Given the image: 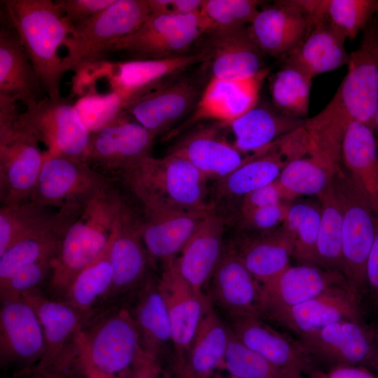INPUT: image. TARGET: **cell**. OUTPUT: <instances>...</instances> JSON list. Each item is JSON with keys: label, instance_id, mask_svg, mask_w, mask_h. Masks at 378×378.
Returning <instances> with one entry per match:
<instances>
[{"label": "cell", "instance_id": "6da1fadb", "mask_svg": "<svg viewBox=\"0 0 378 378\" xmlns=\"http://www.w3.org/2000/svg\"><path fill=\"white\" fill-rule=\"evenodd\" d=\"M115 175L141 203L144 213L212 209L207 178L184 158L148 156Z\"/></svg>", "mask_w": 378, "mask_h": 378}, {"label": "cell", "instance_id": "7a4b0ae2", "mask_svg": "<svg viewBox=\"0 0 378 378\" xmlns=\"http://www.w3.org/2000/svg\"><path fill=\"white\" fill-rule=\"evenodd\" d=\"M4 16L19 35L47 97H61L66 72L58 50L71 30L52 0H3Z\"/></svg>", "mask_w": 378, "mask_h": 378}, {"label": "cell", "instance_id": "3957f363", "mask_svg": "<svg viewBox=\"0 0 378 378\" xmlns=\"http://www.w3.org/2000/svg\"><path fill=\"white\" fill-rule=\"evenodd\" d=\"M122 200L111 182L69 225L52 262L48 288L52 293L62 295L75 276L105 250Z\"/></svg>", "mask_w": 378, "mask_h": 378}, {"label": "cell", "instance_id": "277c9868", "mask_svg": "<svg viewBox=\"0 0 378 378\" xmlns=\"http://www.w3.org/2000/svg\"><path fill=\"white\" fill-rule=\"evenodd\" d=\"M142 349L127 308L109 310L88 327L83 324L73 343L74 358L85 378H127Z\"/></svg>", "mask_w": 378, "mask_h": 378}, {"label": "cell", "instance_id": "5b68a950", "mask_svg": "<svg viewBox=\"0 0 378 378\" xmlns=\"http://www.w3.org/2000/svg\"><path fill=\"white\" fill-rule=\"evenodd\" d=\"M15 100L0 97V202L28 200L45 157Z\"/></svg>", "mask_w": 378, "mask_h": 378}, {"label": "cell", "instance_id": "8992f818", "mask_svg": "<svg viewBox=\"0 0 378 378\" xmlns=\"http://www.w3.org/2000/svg\"><path fill=\"white\" fill-rule=\"evenodd\" d=\"M150 11L147 0H115L110 6L71 28L64 45L65 71L77 73L104 61L110 48L132 34L144 22Z\"/></svg>", "mask_w": 378, "mask_h": 378}, {"label": "cell", "instance_id": "52a82bcc", "mask_svg": "<svg viewBox=\"0 0 378 378\" xmlns=\"http://www.w3.org/2000/svg\"><path fill=\"white\" fill-rule=\"evenodd\" d=\"M213 27L198 13L178 15L150 13L132 34L108 50L127 60L162 59L189 54L192 46Z\"/></svg>", "mask_w": 378, "mask_h": 378}, {"label": "cell", "instance_id": "ba28073f", "mask_svg": "<svg viewBox=\"0 0 378 378\" xmlns=\"http://www.w3.org/2000/svg\"><path fill=\"white\" fill-rule=\"evenodd\" d=\"M342 206V274L351 288L366 290V264L378 215L344 166L332 178Z\"/></svg>", "mask_w": 378, "mask_h": 378}, {"label": "cell", "instance_id": "9c48e42d", "mask_svg": "<svg viewBox=\"0 0 378 378\" xmlns=\"http://www.w3.org/2000/svg\"><path fill=\"white\" fill-rule=\"evenodd\" d=\"M111 182L85 161L45 151L43 165L28 200L48 209H81Z\"/></svg>", "mask_w": 378, "mask_h": 378}, {"label": "cell", "instance_id": "30bf717a", "mask_svg": "<svg viewBox=\"0 0 378 378\" xmlns=\"http://www.w3.org/2000/svg\"><path fill=\"white\" fill-rule=\"evenodd\" d=\"M348 71L334 98L351 120L372 129L378 102V21L372 19L358 47L349 53Z\"/></svg>", "mask_w": 378, "mask_h": 378}, {"label": "cell", "instance_id": "8fae6325", "mask_svg": "<svg viewBox=\"0 0 378 378\" xmlns=\"http://www.w3.org/2000/svg\"><path fill=\"white\" fill-rule=\"evenodd\" d=\"M21 114L38 141L46 146V153L85 162L90 133L69 99L46 97Z\"/></svg>", "mask_w": 378, "mask_h": 378}, {"label": "cell", "instance_id": "7c38bea8", "mask_svg": "<svg viewBox=\"0 0 378 378\" xmlns=\"http://www.w3.org/2000/svg\"><path fill=\"white\" fill-rule=\"evenodd\" d=\"M156 136L126 112L90 134L85 162L115 174L152 155Z\"/></svg>", "mask_w": 378, "mask_h": 378}, {"label": "cell", "instance_id": "4fadbf2b", "mask_svg": "<svg viewBox=\"0 0 378 378\" xmlns=\"http://www.w3.org/2000/svg\"><path fill=\"white\" fill-rule=\"evenodd\" d=\"M298 342L312 359L332 367L371 365L378 344L376 330L351 320L337 321L301 335Z\"/></svg>", "mask_w": 378, "mask_h": 378}, {"label": "cell", "instance_id": "5bb4252c", "mask_svg": "<svg viewBox=\"0 0 378 378\" xmlns=\"http://www.w3.org/2000/svg\"><path fill=\"white\" fill-rule=\"evenodd\" d=\"M23 298L34 309L44 338V353L35 371L46 374H64L73 358L74 340L85 317L67 302L47 298L38 290Z\"/></svg>", "mask_w": 378, "mask_h": 378}, {"label": "cell", "instance_id": "9a60e30c", "mask_svg": "<svg viewBox=\"0 0 378 378\" xmlns=\"http://www.w3.org/2000/svg\"><path fill=\"white\" fill-rule=\"evenodd\" d=\"M200 94L194 81L174 76L130 100L125 111L156 136L195 109Z\"/></svg>", "mask_w": 378, "mask_h": 378}, {"label": "cell", "instance_id": "2e32d148", "mask_svg": "<svg viewBox=\"0 0 378 378\" xmlns=\"http://www.w3.org/2000/svg\"><path fill=\"white\" fill-rule=\"evenodd\" d=\"M44 353L42 327L32 306L23 298L1 300L0 363L25 372L39 364Z\"/></svg>", "mask_w": 378, "mask_h": 378}, {"label": "cell", "instance_id": "e0dca14e", "mask_svg": "<svg viewBox=\"0 0 378 378\" xmlns=\"http://www.w3.org/2000/svg\"><path fill=\"white\" fill-rule=\"evenodd\" d=\"M206 49L198 52L162 59L127 60L119 62L102 61L90 66L94 78L106 77L111 90L127 102L154 85L178 76L183 71L208 60Z\"/></svg>", "mask_w": 378, "mask_h": 378}, {"label": "cell", "instance_id": "ac0fdd59", "mask_svg": "<svg viewBox=\"0 0 378 378\" xmlns=\"http://www.w3.org/2000/svg\"><path fill=\"white\" fill-rule=\"evenodd\" d=\"M176 258L164 263L158 286L167 305L172 345L178 368L186 358L211 301L202 292L193 290L183 278L177 268Z\"/></svg>", "mask_w": 378, "mask_h": 378}, {"label": "cell", "instance_id": "d6986e66", "mask_svg": "<svg viewBox=\"0 0 378 378\" xmlns=\"http://www.w3.org/2000/svg\"><path fill=\"white\" fill-rule=\"evenodd\" d=\"M141 218L123 200L111 237L113 285L108 299L136 288L144 279L150 260L141 232Z\"/></svg>", "mask_w": 378, "mask_h": 378}, {"label": "cell", "instance_id": "ffe728a7", "mask_svg": "<svg viewBox=\"0 0 378 378\" xmlns=\"http://www.w3.org/2000/svg\"><path fill=\"white\" fill-rule=\"evenodd\" d=\"M346 284L345 276L339 271L310 264L290 265L276 277L261 285V315L270 318L330 287Z\"/></svg>", "mask_w": 378, "mask_h": 378}, {"label": "cell", "instance_id": "44dd1931", "mask_svg": "<svg viewBox=\"0 0 378 378\" xmlns=\"http://www.w3.org/2000/svg\"><path fill=\"white\" fill-rule=\"evenodd\" d=\"M360 295L348 284L337 285L270 318L300 336L340 321H360Z\"/></svg>", "mask_w": 378, "mask_h": 378}, {"label": "cell", "instance_id": "7402d4cb", "mask_svg": "<svg viewBox=\"0 0 378 378\" xmlns=\"http://www.w3.org/2000/svg\"><path fill=\"white\" fill-rule=\"evenodd\" d=\"M268 74L269 69L265 68L247 78H210L183 128L206 120L227 125L244 115L258 104L261 86Z\"/></svg>", "mask_w": 378, "mask_h": 378}, {"label": "cell", "instance_id": "603a6c76", "mask_svg": "<svg viewBox=\"0 0 378 378\" xmlns=\"http://www.w3.org/2000/svg\"><path fill=\"white\" fill-rule=\"evenodd\" d=\"M309 27L307 15L293 0L261 8L248 29L263 54L285 59L302 42Z\"/></svg>", "mask_w": 378, "mask_h": 378}, {"label": "cell", "instance_id": "cb8c5ba5", "mask_svg": "<svg viewBox=\"0 0 378 378\" xmlns=\"http://www.w3.org/2000/svg\"><path fill=\"white\" fill-rule=\"evenodd\" d=\"M210 78L243 79L264 70L263 53L257 46L248 26L215 29L207 34Z\"/></svg>", "mask_w": 378, "mask_h": 378}, {"label": "cell", "instance_id": "d4e9b609", "mask_svg": "<svg viewBox=\"0 0 378 378\" xmlns=\"http://www.w3.org/2000/svg\"><path fill=\"white\" fill-rule=\"evenodd\" d=\"M210 282V301L232 318L262 316L261 284L248 270L237 251L223 254Z\"/></svg>", "mask_w": 378, "mask_h": 378}, {"label": "cell", "instance_id": "484cf974", "mask_svg": "<svg viewBox=\"0 0 378 378\" xmlns=\"http://www.w3.org/2000/svg\"><path fill=\"white\" fill-rule=\"evenodd\" d=\"M229 327L239 342L273 365L302 372L312 370V359L298 340L269 326L261 316L234 317Z\"/></svg>", "mask_w": 378, "mask_h": 378}, {"label": "cell", "instance_id": "4316f807", "mask_svg": "<svg viewBox=\"0 0 378 378\" xmlns=\"http://www.w3.org/2000/svg\"><path fill=\"white\" fill-rule=\"evenodd\" d=\"M169 153L181 157L207 179H222L244 162L243 157L216 127H202L187 134L176 143Z\"/></svg>", "mask_w": 378, "mask_h": 378}, {"label": "cell", "instance_id": "83f0119b", "mask_svg": "<svg viewBox=\"0 0 378 378\" xmlns=\"http://www.w3.org/2000/svg\"><path fill=\"white\" fill-rule=\"evenodd\" d=\"M4 19L0 29V97L31 108L43 99L41 83L19 35Z\"/></svg>", "mask_w": 378, "mask_h": 378}, {"label": "cell", "instance_id": "f1b7e54d", "mask_svg": "<svg viewBox=\"0 0 378 378\" xmlns=\"http://www.w3.org/2000/svg\"><path fill=\"white\" fill-rule=\"evenodd\" d=\"M212 211L214 209L144 213L141 232L150 260L164 264L176 258L200 222Z\"/></svg>", "mask_w": 378, "mask_h": 378}, {"label": "cell", "instance_id": "f546056e", "mask_svg": "<svg viewBox=\"0 0 378 378\" xmlns=\"http://www.w3.org/2000/svg\"><path fill=\"white\" fill-rule=\"evenodd\" d=\"M224 221L214 211L198 225L178 257L177 268L186 282L197 292L210 281L223 253Z\"/></svg>", "mask_w": 378, "mask_h": 378}, {"label": "cell", "instance_id": "4dcf8cb0", "mask_svg": "<svg viewBox=\"0 0 378 378\" xmlns=\"http://www.w3.org/2000/svg\"><path fill=\"white\" fill-rule=\"evenodd\" d=\"M309 20L305 36L284 63L298 68L312 78L347 64L349 53L344 34L325 18Z\"/></svg>", "mask_w": 378, "mask_h": 378}, {"label": "cell", "instance_id": "1f68e13d", "mask_svg": "<svg viewBox=\"0 0 378 378\" xmlns=\"http://www.w3.org/2000/svg\"><path fill=\"white\" fill-rule=\"evenodd\" d=\"M83 209H58L52 220L14 243L0 255V284L22 267L55 256L66 228Z\"/></svg>", "mask_w": 378, "mask_h": 378}, {"label": "cell", "instance_id": "d6a6232c", "mask_svg": "<svg viewBox=\"0 0 378 378\" xmlns=\"http://www.w3.org/2000/svg\"><path fill=\"white\" fill-rule=\"evenodd\" d=\"M305 120L289 117L273 105L256 104L228 125L234 136V146L242 153H260L292 131Z\"/></svg>", "mask_w": 378, "mask_h": 378}, {"label": "cell", "instance_id": "836d02e7", "mask_svg": "<svg viewBox=\"0 0 378 378\" xmlns=\"http://www.w3.org/2000/svg\"><path fill=\"white\" fill-rule=\"evenodd\" d=\"M342 162L378 215V142L373 130L351 120L344 135Z\"/></svg>", "mask_w": 378, "mask_h": 378}, {"label": "cell", "instance_id": "e575fe53", "mask_svg": "<svg viewBox=\"0 0 378 378\" xmlns=\"http://www.w3.org/2000/svg\"><path fill=\"white\" fill-rule=\"evenodd\" d=\"M230 335L214 311L206 308L182 364L178 368L181 378H209L224 363Z\"/></svg>", "mask_w": 378, "mask_h": 378}, {"label": "cell", "instance_id": "d590c367", "mask_svg": "<svg viewBox=\"0 0 378 378\" xmlns=\"http://www.w3.org/2000/svg\"><path fill=\"white\" fill-rule=\"evenodd\" d=\"M238 253L250 273L262 285L290 265L293 242L280 226L274 231L248 240Z\"/></svg>", "mask_w": 378, "mask_h": 378}, {"label": "cell", "instance_id": "8d00e7d4", "mask_svg": "<svg viewBox=\"0 0 378 378\" xmlns=\"http://www.w3.org/2000/svg\"><path fill=\"white\" fill-rule=\"evenodd\" d=\"M130 311L143 349L160 358L165 347L172 344V337L167 305L158 284H146L133 309Z\"/></svg>", "mask_w": 378, "mask_h": 378}, {"label": "cell", "instance_id": "74e56055", "mask_svg": "<svg viewBox=\"0 0 378 378\" xmlns=\"http://www.w3.org/2000/svg\"><path fill=\"white\" fill-rule=\"evenodd\" d=\"M309 19L325 18L354 40L378 12L377 0H293Z\"/></svg>", "mask_w": 378, "mask_h": 378}, {"label": "cell", "instance_id": "f35d334b", "mask_svg": "<svg viewBox=\"0 0 378 378\" xmlns=\"http://www.w3.org/2000/svg\"><path fill=\"white\" fill-rule=\"evenodd\" d=\"M288 162L273 143L267 150L253 153L241 165L220 180L222 195L244 197L278 179Z\"/></svg>", "mask_w": 378, "mask_h": 378}, {"label": "cell", "instance_id": "ab89813d", "mask_svg": "<svg viewBox=\"0 0 378 378\" xmlns=\"http://www.w3.org/2000/svg\"><path fill=\"white\" fill-rule=\"evenodd\" d=\"M111 242V238L102 253L75 276L62 295L64 301L85 318L98 302L108 299L111 292L113 279Z\"/></svg>", "mask_w": 378, "mask_h": 378}, {"label": "cell", "instance_id": "60d3db41", "mask_svg": "<svg viewBox=\"0 0 378 378\" xmlns=\"http://www.w3.org/2000/svg\"><path fill=\"white\" fill-rule=\"evenodd\" d=\"M321 202L316 197L295 200L289 204L281 225L293 242L294 259L316 265V242L321 220Z\"/></svg>", "mask_w": 378, "mask_h": 378}, {"label": "cell", "instance_id": "b9f144b4", "mask_svg": "<svg viewBox=\"0 0 378 378\" xmlns=\"http://www.w3.org/2000/svg\"><path fill=\"white\" fill-rule=\"evenodd\" d=\"M318 198L321 214L316 265L342 273V206L332 181Z\"/></svg>", "mask_w": 378, "mask_h": 378}, {"label": "cell", "instance_id": "7bdbcfd3", "mask_svg": "<svg viewBox=\"0 0 378 378\" xmlns=\"http://www.w3.org/2000/svg\"><path fill=\"white\" fill-rule=\"evenodd\" d=\"M337 172L320 158L307 153L288 162L277 181L291 202L301 196L318 197Z\"/></svg>", "mask_w": 378, "mask_h": 378}, {"label": "cell", "instance_id": "ee69618b", "mask_svg": "<svg viewBox=\"0 0 378 378\" xmlns=\"http://www.w3.org/2000/svg\"><path fill=\"white\" fill-rule=\"evenodd\" d=\"M312 79L298 68L284 63L270 80L272 105L289 117L307 119Z\"/></svg>", "mask_w": 378, "mask_h": 378}, {"label": "cell", "instance_id": "f6af8a7d", "mask_svg": "<svg viewBox=\"0 0 378 378\" xmlns=\"http://www.w3.org/2000/svg\"><path fill=\"white\" fill-rule=\"evenodd\" d=\"M55 214L30 200L1 204L0 255L14 243L49 222Z\"/></svg>", "mask_w": 378, "mask_h": 378}, {"label": "cell", "instance_id": "bcb514c9", "mask_svg": "<svg viewBox=\"0 0 378 378\" xmlns=\"http://www.w3.org/2000/svg\"><path fill=\"white\" fill-rule=\"evenodd\" d=\"M223 363L231 376L236 378H284L288 370L273 365L247 348L231 330Z\"/></svg>", "mask_w": 378, "mask_h": 378}, {"label": "cell", "instance_id": "7dc6e473", "mask_svg": "<svg viewBox=\"0 0 378 378\" xmlns=\"http://www.w3.org/2000/svg\"><path fill=\"white\" fill-rule=\"evenodd\" d=\"M83 123L93 133L118 119L125 112L126 100L111 90L100 94L92 92L80 97L74 103Z\"/></svg>", "mask_w": 378, "mask_h": 378}, {"label": "cell", "instance_id": "c3c4849f", "mask_svg": "<svg viewBox=\"0 0 378 378\" xmlns=\"http://www.w3.org/2000/svg\"><path fill=\"white\" fill-rule=\"evenodd\" d=\"M260 4L255 0H204L201 13L213 29L245 27L255 19Z\"/></svg>", "mask_w": 378, "mask_h": 378}, {"label": "cell", "instance_id": "681fc988", "mask_svg": "<svg viewBox=\"0 0 378 378\" xmlns=\"http://www.w3.org/2000/svg\"><path fill=\"white\" fill-rule=\"evenodd\" d=\"M54 257H48L25 266L1 283V300L20 298L27 293L38 290V286L50 277Z\"/></svg>", "mask_w": 378, "mask_h": 378}, {"label": "cell", "instance_id": "f907efd6", "mask_svg": "<svg viewBox=\"0 0 378 378\" xmlns=\"http://www.w3.org/2000/svg\"><path fill=\"white\" fill-rule=\"evenodd\" d=\"M290 203L281 202L241 214L242 223L249 230L264 233L274 231L281 226Z\"/></svg>", "mask_w": 378, "mask_h": 378}, {"label": "cell", "instance_id": "816d5d0a", "mask_svg": "<svg viewBox=\"0 0 378 378\" xmlns=\"http://www.w3.org/2000/svg\"><path fill=\"white\" fill-rule=\"evenodd\" d=\"M115 0H57L55 3L71 27L104 10Z\"/></svg>", "mask_w": 378, "mask_h": 378}, {"label": "cell", "instance_id": "f5cc1de1", "mask_svg": "<svg viewBox=\"0 0 378 378\" xmlns=\"http://www.w3.org/2000/svg\"><path fill=\"white\" fill-rule=\"evenodd\" d=\"M281 202L290 203L279 182L276 180L244 196L241 204V214Z\"/></svg>", "mask_w": 378, "mask_h": 378}, {"label": "cell", "instance_id": "db71d44e", "mask_svg": "<svg viewBox=\"0 0 378 378\" xmlns=\"http://www.w3.org/2000/svg\"><path fill=\"white\" fill-rule=\"evenodd\" d=\"M150 13L186 15L202 11L204 0H147Z\"/></svg>", "mask_w": 378, "mask_h": 378}, {"label": "cell", "instance_id": "11a10c76", "mask_svg": "<svg viewBox=\"0 0 378 378\" xmlns=\"http://www.w3.org/2000/svg\"><path fill=\"white\" fill-rule=\"evenodd\" d=\"M159 358L141 350L127 378H163Z\"/></svg>", "mask_w": 378, "mask_h": 378}, {"label": "cell", "instance_id": "9f6ffc18", "mask_svg": "<svg viewBox=\"0 0 378 378\" xmlns=\"http://www.w3.org/2000/svg\"><path fill=\"white\" fill-rule=\"evenodd\" d=\"M302 378H378L365 367L340 365L328 370H312Z\"/></svg>", "mask_w": 378, "mask_h": 378}, {"label": "cell", "instance_id": "6f0895ef", "mask_svg": "<svg viewBox=\"0 0 378 378\" xmlns=\"http://www.w3.org/2000/svg\"><path fill=\"white\" fill-rule=\"evenodd\" d=\"M366 289L378 306V218L372 245L366 264Z\"/></svg>", "mask_w": 378, "mask_h": 378}, {"label": "cell", "instance_id": "680465c9", "mask_svg": "<svg viewBox=\"0 0 378 378\" xmlns=\"http://www.w3.org/2000/svg\"><path fill=\"white\" fill-rule=\"evenodd\" d=\"M303 372L299 370L290 369L288 370L284 378H302Z\"/></svg>", "mask_w": 378, "mask_h": 378}, {"label": "cell", "instance_id": "91938a15", "mask_svg": "<svg viewBox=\"0 0 378 378\" xmlns=\"http://www.w3.org/2000/svg\"><path fill=\"white\" fill-rule=\"evenodd\" d=\"M372 130L378 142V102L374 116Z\"/></svg>", "mask_w": 378, "mask_h": 378}, {"label": "cell", "instance_id": "94428289", "mask_svg": "<svg viewBox=\"0 0 378 378\" xmlns=\"http://www.w3.org/2000/svg\"><path fill=\"white\" fill-rule=\"evenodd\" d=\"M62 377L61 374H46L34 371V376L31 378H61Z\"/></svg>", "mask_w": 378, "mask_h": 378}, {"label": "cell", "instance_id": "6125c7cd", "mask_svg": "<svg viewBox=\"0 0 378 378\" xmlns=\"http://www.w3.org/2000/svg\"><path fill=\"white\" fill-rule=\"evenodd\" d=\"M371 366L378 372V344L371 363Z\"/></svg>", "mask_w": 378, "mask_h": 378}, {"label": "cell", "instance_id": "be15d7a7", "mask_svg": "<svg viewBox=\"0 0 378 378\" xmlns=\"http://www.w3.org/2000/svg\"><path fill=\"white\" fill-rule=\"evenodd\" d=\"M376 338L377 341L378 342V328L376 330Z\"/></svg>", "mask_w": 378, "mask_h": 378}, {"label": "cell", "instance_id": "e7e4bbea", "mask_svg": "<svg viewBox=\"0 0 378 378\" xmlns=\"http://www.w3.org/2000/svg\"><path fill=\"white\" fill-rule=\"evenodd\" d=\"M228 378H236V377H232V376H230V377H228Z\"/></svg>", "mask_w": 378, "mask_h": 378}]
</instances>
